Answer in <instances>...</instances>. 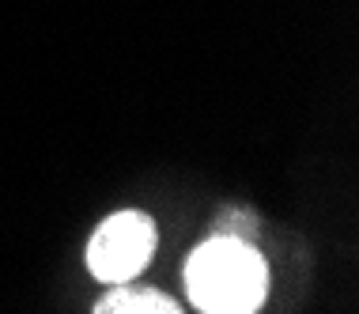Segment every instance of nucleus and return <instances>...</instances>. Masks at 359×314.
I'll return each instance as SVG.
<instances>
[{
	"instance_id": "obj_1",
	"label": "nucleus",
	"mask_w": 359,
	"mask_h": 314,
	"mask_svg": "<svg viewBox=\"0 0 359 314\" xmlns=\"http://www.w3.org/2000/svg\"><path fill=\"white\" fill-rule=\"evenodd\" d=\"M186 288L193 307L212 314H250L261 307L269 288L265 258L254 242L212 235L205 239L186 265Z\"/></svg>"
},
{
	"instance_id": "obj_4",
	"label": "nucleus",
	"mask_w": 359,
	"mask_h": 314,
	"mask_svg": "<svg viewBox=\"0 0 359 314\" xmlns=\"http://www.w3.org/2000/svg\"><path fill=\"white\" fill-rule=\"evenodd\" d=\"M212 235H231V239H246V242H254V235H257V220H254V212L250 209H223L216 220H212Z\"/></svg>"
},
{
	"instance_id": "obj_2",
	"label": "nucleus",
	"mask_w": 359,
	"mask_h": 314,
	"mask_svg": "<svg viewBox=\"0 0 359 314\" xmlns=\"http://www.w3.org/2000/svg\"><path fill=\"white\" fill-rule=\"evenodd\" d=\"M155 250V223L140 212H114L87 242V269L106 284H121L148 265Z\"/></svg>"
},
{
	"instance_id": "obj_3",
	"label": "nucleus",
	"mask_w": 359,
	"mask_h": 314,
	"mask_svg": "<svg viewBox=\"0 0 359 314\" xmlns=\"http://www.w3.org/2000/svg\"><path fill=\"white\" fill-rule=\"evenodd\" d=\"M95 310L99 314H178L182 307L155 288H129V284L121 280Z\"/></svg>"
}]
</instances>
